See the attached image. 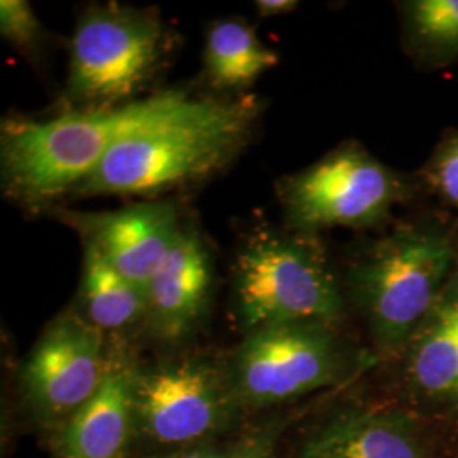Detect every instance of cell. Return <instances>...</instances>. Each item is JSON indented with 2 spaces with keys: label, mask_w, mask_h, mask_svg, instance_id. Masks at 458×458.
<instances>
[{
  "label": "cell",
  "mask_w": 458,
  "mask_h": 458,
  "mask_svg": "<svg viewBox=\"0 0 458 458\" xmlns=\"http://www.w3.org/2000/svg\"><path fill=\"white\" fill-rule=\"evenodd\" d=\"M192 100L170 90L114 107L75 109L48 121L7 117L0 130L4 192L28 208L48 206L87 181L123 140Z\"/></svg>",
  "instance_id": "6da1fadb"
},
{
  "label": "cell",
  "mask_w": 458,
  "mask_h": 458,
  "mask_svg": "<svg viewBox=\"0 0 458 458\" xmlns=\"http://www.w3.org/2000/svg\"><path fill=\"white\" fill-rule=\"evenodd\" d=\"M255 98L192 100L179 113L115 145L73 196H153L209 177L250 140Z\"/></svg>",
  "instance_id": "7a4b0ae2"
},
{
  "label": "cell",
  "mask_w": 458,
  "mask_h": 458,
  "mask_svg": "<svg viewBox=\"0 0 458 458\" xmlns=\"http://www.w3.org/2000/svg\"><path fill=\"white\" fill-rule=\"evenodd\" d=\"M236 311L248 331L285 323L333 325L344 295L310 234L259 228L233 263Z\"/></svg>",
  "instance_id": "3957f363"
},
{
  "label": "cell",
  "mask_w": 458,
  "mask_h": 458,
  "mask_svg": "<svg viewBox=\"0 0 458 458\" xmlns=\"http://www.w3.org/2000/svg\"><path fill=\"white\" fill-rule=\"evenodd\" d=\"M455 250L433 231H399L352 265L348 289L386 352L406 348L452 277Z\"/></svg>",
  "instance_id": "277c9868"
},
{
  "label": "cell",
  "mask_w": 458,
  "mask_h": 458,
  "mask_svg": "<svg viewBox=\"0 0 458 458\" xmlns=\"http://www.w3.org/2000/svg\"><path fill=\"white\" fill-rule=\"evenodd\" d=\"M168 48V33L155 13L115 4L89 7L72 38L66 96L79 109L132 102Z\"/></svg>",
  "instance_id": "5b68a950"
},
{
  "label": "cell",
  "mask_w": 458,
  "mask_h": 458,
  "mask_svg": "<svg viewBox=\"0 0 458 458\" xmlns=\"http://www.w3.org/2000/svg\"><path fill=\"white\" fill-rule=\"evenodd\" d=\"M403 183L359 145H344L280 182L278 197L293 231L367 228L380 223L401 199Z\"/></svg>",
  "instance_id": "8992f818"
},
{
  "label": "cell",
  "mask_w": 458,
  "mask_h": 458,
  "mask_svg": "<svg viewBox=\"0 0 458 458\" xmlns=\"http://www.w3.org/2000/svg\"><path fill=\"white\" fill-rule=\"evenodd\" d=\"M344 352L329 325L285 323L250 331L231 361V386L255 406L277 404L333 386Z\"/></svg>",
  "instance_id": "52a82bcc"
},
{
  "label": "cell",
  "mask_w": 458,
  "mask_h": 458,
  "mask_svg": "<svg viewBox=\"0 0 458 458\" xmlns=\"http://www.w3.org/2000/svg\"><path fill=\"white\" fill-rule=\"evenodd\" d=\"M109 363L104 333L81 314H64L34 344L22 380L38 410L73 416L96 395Z\"/></svg>",
  "instance_id": "ba28073f"
},
{
  "label": "cell",
  "mask_w": 458,
  "mask_h": 458,
  "mask_svg": "<svg viewBox=\"0 0 458 458\" xmlns=\"http://www.w3.org/2000/svg\"><path fill=\"white\" fill-rule=\"evenodd\" d=\"M56 217L81 234L83 246L98 251L121 276L143 289L183 229L179 208L168 200L138 202L102 213L56 209Z\"/></svg>",
  "instance_id": "9c48e42d"
},
{
  "label": "cell",
  "mask_w": 458,
  "mask_h": 458,
  "mask_svg": "<svg viewBox=\"0 0 458 458\" xmlns=\"http://www.w3.org/2000/svg\"><path fill=\"white\" fill-rule=\"evenodd\" d=\"M225 389L217 372L196 360L174 361L136 372V416L162 443H187L221 420Z\"/></svg>",
  "instance_id": "30bf717a"
},
{
  "label": "cell",
  "mask_w": 458,
  "mask_h": 458,
  "mask_svg": "<svg viewBox=\"0 0 458 458\" xmlns=\"http://www.w3.org/2000/svg\"><path fill=\"white\" fill-rule=\"evenodd\" d=\"M213 284L208 246L196 229L183 226L147 285V321L153 335L165 342L185 338L208 310Z\"/></svg>",
  "instance_id": "8fae6325"
},
{
  "label": "cell",
  "mask_w": 458,
  "mask_h": 458,
  "mask_svg": "<svg viewBox=\"0 0 458 458\" xmlns=\"http://www.w3.org/2000/svg\"><path fill=\"white\" fill-rule=\"evenodd\" d=\"M136 416V370L111 355L96 395L66 423L60 458H126Z\"/></svg>",
  "instance_id": "7c38bea8"
},
{
  "label": "cell",
  "mask_w": 458,
  "mask_h": 458,
  "mask_svg": "<svg viewBox=\"0 0 458 458\" xmlns=\"http://www.w3.org/2000/svg\"><path fill=\"white\" fill-rule=\"evenodd\" d=\"M406 348L408 376L418 393L458 397V274H452Z\"/></svg>",
  "instance_id": "4fadbf2b"
},
{
  "label": "cell",
  "mask_w": 458,
  "mask_h": 458,
  "mask_svg": "<svg viewBox=\"0 0 458 458\" xmlns=\"http://www.w3.org/2000/svg\"><path fill=\"white\" fill-rule=\"evenodd\" d=\"M302 458H423L410 423L397 414H346L316 433Z\"/></svg>",
  "instance_id": "5bb4252c"
},
{
  "label": "cell",
  "mask_w": 458,
  "mask_h": 458,
  "mask_svg": "<svg viewBox=\"0 0 458 458\" xmlns=\"http://www.w3.org/2000/svg\"><path fill=\"white\" fill-rule=\"evenodd\" d=\"M278 60L277 53L267 48L243 19H221L206 38V77L219 90L248 89Z\"/></svg>",
  "instance_id": "9a60e30c"
},
{
  "label": "cell",
  "mask_w": 458,
  "mask_h": 458,
  "mask_svg": "<svg viewBox=\"0 0 458 458\" xmlns=\"http://www.w3.org/2000/svg\"><path fill=\"white\" fill-rule=\"evenodd\" d=\"M83 248V318L102 333L119 331L147 319V289L121 276L92 248Z\"/></svg>",
  "instance_id": "2e32d148"
},
{
  "label": "cell",
  "mask_w": 458,
  "mask_h": 458,
  "mask_svg": "<svg viewBox=\"0 0 458 458\" xmlns=\"http://www.w3.org/2000/svg\"><path fill=\"white\" fill-rule=\"evenodd\" d=\"M411 47L428 62L458 58V0H416L404 4Z\"/></svg>",
  "instance_id": "e0dca14e"
},
{
  "label": "cell",
  "mask_w": 458,
  "mask_h": 458,
  "mask_svg": "<svg viewBox=\"0 0 458 458\" xmlns=\"http://www.w3.org/2000/svg\"><path fill=\"white\" fill-rule=\"evenodd\" d=\"M0 33L24 55L38 53L45 39L43 26L26 0L0 2Z\"/></svg>",
  "instance_id": "ac0fdd59"
},
{
  "label": "cell",
  "mask_w": 458,
  "mask_h": 458,
  "mask_svg": "<svg viewBox=\"0 0 458 458\" xmlns=\"http://www.w3.org/2000/svg\"><path fill=\"white\" fill-rule=\"evenodd\" d=\"M429 181L445 200L458 208V136L437 151L429 165Z\"/></svg>",
  "instance_id": "d6986e66"
},
{
  "label": "cell",
  "mask_w": 458,
  "mask_h": 458,
  "mask_svg": "<svg viewBox=\"0 0 458 458\" xmlns=\"http://www.w3.org/2000/svg\"><path fill=\"white\" fill-rule=\"evenodd\" d=\"M299 4L294 0H259L255 9L260 17H276L293 13Z\"/></svg>",
  "instance_id": "ffe728a7"
},
{
  "label": "cell",
  "mask_w": 458,
  "mask_h": 458,
  "mask_svg": "<svg viewBox=\"0 0 458 458\" xmlns=\"http://www.w3.org/2000/svg\"><path fill=\"white\" fill-rule=\"evenodd\" d=\"M274 445V437L272 435H262L257 440H253L250 445V452L246 458H268L272 452Z\"/></svg>",
  "instance_id": "44dd1931"
},
{
  "label": "cell",
  "mask_w": 458,
  "mask_h": 458,
  "mask_svg": "<svg viewBox=\"0 0 458 458\" xmlns=\"http://www.w3.org/2000/svg\"><path fill=\"white\" fill-rule=\"evenodd\" d=\"M250 445L251 442L234 452H194V454H187L181 458H246L250 452Z\"/></svg>",
  "instance_id": "7402d4cb"
}]
</instances>
